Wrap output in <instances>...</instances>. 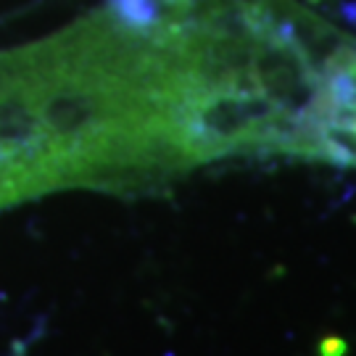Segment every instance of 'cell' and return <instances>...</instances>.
I'll list each match as a JSON object with an SVG mask.
<instances>
[{"mask_svg": "<svg viewBox=\"0 0 356 356\" xmlns=\"http://www.w3.org/2000/svg\"><path fill=\"white\" fill-rule=\"evenodd\" d=\"M348 354V346L343 338H325L319 343V356H346Z\"/></svg>", "mask_w": 356, "mask_h": 356, "instance_id": "6da1fadb", "label": "cell"}]
</instances>
